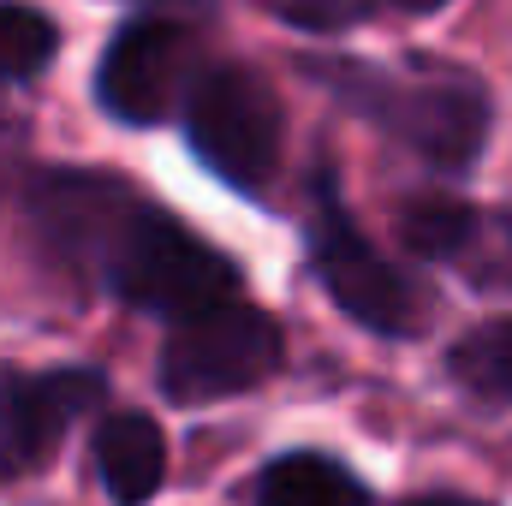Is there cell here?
<instances>
[{
    "label": "cell",
    "instance_id": "6da1fadb",
    "mask_svg": "<svg viewBox=\"0 0 512 506\" xmlns=\"http://www.w3.org/2000/svg\"><path fill=\"white\" fill-rule=\"evenodd\" d=\"M30 215L54 251L78 268H96L102 286L131 310L185 322L239 298V268L197 233H185L167 209H149L120 179L54 173L36 185Z\"/></svg>",
    "mask_w": 512,
    "mask_h": 506
},
{
    "label": "cell",
    "instance_id": "7a4b0ae2",
    "mask_svg": "<svg viewBox=\"0 0 512 506\" xmlns=\"http://www.w3.org/2000/svg\"><path fill=\"white\" fill-rule=\"evenodd\" d=\"M310 78H322L352 114L393 131L435 167H471L489 131V96L471 78H387L358 60H310Z\"/></svg>",
    "mask_w": 512,
    "mask_h": 506
},
{
    "label": "cell",
    "instance_id": "3957f363",
    "mask_svg": "<svg viewBox=\"0 0 512 506\" xmlns=\"http://www.w3.org/2000/svg\"><path fill=\"white\" fill-rule=\"evenodd\" d=\"M185 137L215 179H227L239 191H262L280 167L286 114L262 72L221 60V66H203L185 96Z\"/></svg>",
    "mask_w": 512,
    "mask_h": 506
},
{
    "label": "cell",
    "instance_id": "277c9868",
    "mask_svg": "<svg viewBox=\"0 0 512 506\" xmlns=\"http://www.w3.org/2000/svg\"><path fill=\"white\" fill-rule=\"evenodd\" d=\"M280 370V328L256 304H215L185 322H173L161 346V393L173 405H203V399H233L251 393Z\"/></svg>",
    "mask_w": 512,
    "mask_h": 506
},
{
    "label": "cell",
    "instance_id": "5b68a950",
    "mask_svg": "<svg viewBox=\"0 0 512 506\" xmlns=\"http://www.w3.org/2000/svg\"><path fill=\"white\" fill-rule=\"evenodd\" d=\"M310 268L322 280V292L364 322L370 334H417L423 328V292L387 262L370 251V239L352 227V215L340 209L334 185H316V221H310Z\"/></svg>",
    "mask_w": 512,
    "mask_h": 506
},
{
    "label": "cell",
    "instance_id": "8992f818",
    "mask_svg": "<svg viewBox=\"0 0 512 506\" xmlns=\"http://www.w3.org/2000/svg\"><path fill=\"white\" fill-rule=\"evenodd\" d=\"M197 84V42L173 18H131L96 66V96L114 120L155 126Z\"/></svg>",
    "mask_w": 512,
    "mask_h": 506
},
{
    "label": "cell",
    "instance_id": "52a82bcc",
    "mask_svg": "<svg viewBox=\"0 0 512 506\" xmlns=\"http://www.w3.org/2000/svg\"><path fill=\"white\" fill-rule=\"evenodd\" d=\"M108 393L102 370H42V376H18L0 364V483L42 471L48 453L60 447V435L96 411Z\"/></svg>",
    "mask_w": 512,
    "mask_h": 506
},
{
    "label": "cell",
    "instance_id": "ba28073f",
    "mask_svg": "<svg viewBox=\"0 0 512 506\" xmlns=\"http://www.w3.org/2000/svg\"><path fill=\"white\" fill-rule=\"evenodd\" d=\"M96 471L114 506H143L167 477V435L143 411H114L96 429Z\"/></svg>",
    "mask_w": 512,
    "mask_h": 506
},
{
    "label": "cell",
    "instance_id": "9c48e42d",
    "mask_svg": "<svg viewBox=\"0 0 512 506\" xmlns=\"http://www.w3.org/2000/svg\"><path fill=\"white\" fill-rule=\"evenodd\" d=\"M364 483L328 453H280L256 477V506H364Z\"/></svg>",
    "mask_w": 512,
    "mask_h": 506
},
{
    "label": "cell",
    "instance_id": "30bf717a",
    "mask_svg": "<svg viewBox=\"0 0 512 506\" xmlns=\"http://www.w3.org/2000/svg\"><path fill=\"white\" fill-rule=\"evenodd\" d=\"M477 233H483L477 209L459 203V197H447V191H423V197H405L399 203V239L417 256H429V262L465 256Z\"/></svg>",
    "mask_w": 512,
    "mask_h": 506
},
{
    "label": "cell",
    "instance_id": "8fae6325",
    "mask_svg": "<svg viewBox=\"0 0 512 506\" xmlns=\"http://www.w3.org/2000/svg\"><path fill=\"white\" fill-rule=\"evenodd\" d=\"M447 370H453V381L465 393L512 405V316L477 322L471 334H459L453 352H447Z\"/></svg>",
    "mask_w": 512,
    "mask_h": 506
},
{
    "label": "cell",
    "instance_id": "7c38bea8",
    "mask_svg": "<svg viewBox=\"0 0 512 506\" xmlns=\"http://www.w3.org/2000/svg\"><path fill=\"white\" fill-rule=\"evenodd\" d=\"M60 48V30L42 6L0 0V78H36Z\"/></svg>",
    "mask_w": 512,
    "mask_h": 506
},
{
    "label": "cell",
    "instance_id": "4fadbf2b",
    "mask_svg": "<svg viewBox=\"0 0 512 506\" xmlns=\"http://www.w3.org/2000/svg\"><path fill=\"white\" fill-rule=\"evenodd\" d=\"M268 6H274L286 24H298V30H346V24L370 18L387 0H268Z\"/></svg>",
    "mask_w": 512,
    "mask_h": 506
},
{
    "label": "cell",
    "instance_id": "5bb4252c",
    "mask_svg": "<svg viewBox=\"0 0 512 506\" xmlns=\"http://www.w3.org/2000/svg\"><path fill=\"white\" fill-rule=\"evenodd\" d=\"M411 506H483V501H465V495H423V501Z\"/></svg>",
    "mask_w": 512,
    "mask_h": 506
},
{
    "label": "cell",
    "instance_id": "9a60e30c",
    "mask_svg": "<svg viewBox=\"0 0 512 506\" xmlns=\"http://www.w3.org/2000/svg\"><path fill=\"white\" fill-rule=\"evenodd\" d=\"M393 6H405V12H435V6H447V0H393Z\"/></svg>",
    "mask_w": 512,
    "mask_h": 506
}]
</instances>
